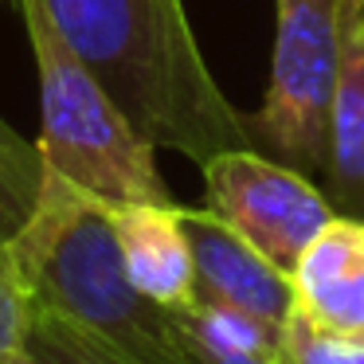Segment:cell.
Listing matches in <instances>:
<instances>
[{
	"mask_svg": "<svg viewBox=\"0 0 364 364\" xmlns=\"http://www.w3.org/2000/svg\"><path fill=\"white\" fill-rule=\"evenodd\" d=\"M192 364H278L274 353H212V348H188Z\"/></svg>",
	"mask_w": 364,
	"mask_h": 364,
	"instance_id": "11",
	"label": "cell"
},
{
	"mask_svg": "<svg viewBox=\"0 0 364 364\" xmlns=\"http://www.w3.org/2000/svg\"><path fill=\"white\" fill-rule=\"evenodd\" d=\"M176 212H181V228L196 259V298L235 306L270 329H282L286 314L294 309L290 274L255 251L215 212L184 204H176Z\"/></svg>",
	"mask_w": 364,
	"mask_h": 364,
	"instance_id": "4",
	"label": "cell"
},
{
	"mask_svg": "<svg viewBox=\"0 0 364 364\" xmlns=\"http://www.w3.org/2000/svg\"><path fill=\"white\" fill-rule=\"evenodd\" d=\"M294 301L337 333H364V220L333 215L290 270Z\"/></svg>",
	"mask_w": 364,
	"mask_h": 364,
	"instance_id": "6",
	"label": "cell"
},
{
	"mask_svg": "<svg viewBox=\"0 0 364 364\" xmlns=\"http://www.w3.org/2000/svg\"><path fill=\"white\" fill-rule=\"evenodd\" d=\"M278 364H364V337L337 333L294 301L278 329Z\"/></svg>",
	"mask_w": 364,
	"mask_h": 364,
	"instance_id": "8",
	"label": "cell"
},
{
	"mask_svg": "<svg viewBox=\"0 0 364 364\" xmlns=\"http://www.w3.org/2000/svg\"><path fill=\"white\" fill-rule=\"evenodd\" d=\"M110 220L126 274L141 298L168 314L196 301V259L176 204H110Z\"/></svg>",
	"mask_w": 364,
	"mask_h": 364,
	"instance_id": "5",
	"label": "cell"
},
{
	"mask_svg": "<svg viewBox=\"0 0 364 364\" xmlns=\"http://www.w3.org/2000/svg\"><path fill=\"white\" fill-rule=\"evenodd\" d=\"M360 337H364V333H360Z\"/></svg>",
	"mask_w": 364,
	"mask_h": 364,
	"instance_id": "13",
	"label": "cell"
},
{
	"mask_svg": "<svg viewBox=\"0 0 364 364\" xmlns=\"http://www.w3.org/2000/svg\"><path fill=\"white\" fill-rule=\"evenodd\" d=\"M59 32L153 149L204 165L251 145L188 24L184 0H48Z\"/></svg>",
	"mask_w": 364,
	"mask_h": 364,
	"instance_id": "1",
	"label": "cell"
},
{
	"mask_svg": "<svg viewBox=\"0 0 364 364\" xmlns=\"http://www.w3.org/2000/svg\"><path fill=\"white\" fill-rule=\"evenodd\" d=\"M321 181L341 215L364 220V0H341V79Z\"/></svg>",
	"mask_w": 364,
	"mask_h": 364,
	"instance_id": "7",
	"label": "cell"
},
{
	"mask_svg": "<svg viewBox=\"0 0 364 364\" xmlns=\"http://www.w3.org/2000/svg\"><path fill=\"white\" fill-rule=\"evenodd\" d=\"M12 364H40V360H36V356H32V348H28V353H24V356H16Z\"/></svg>",
	"mask_w": 364,
	"mask_h": 364,
	"instance_id": "12",
	"label": "cell"
},
{
	"mask_svg": "<svg viewBox=\"0 0 364 364\" xmlns=\"http://www.w3.org/2000/svg\"><path fill=\"white\" fill-rule=\"evenodd\" d=\"M200 173L208 212H215L286 274L298 267L317 231L337 215L333 200L314 184V176L267 157L255 145L220 149L200 165Z\"/></svg>",
	"mask_w": 364,
	"mask_h": 364,
	"instance_id": "3",
	"label": "cell"
},
{
	"mask_svg": "<svg viewBox=\"0 0 364 364\" xmlns=\"http://www.w3.org/2000/svg\"><path fill=\"white\" fill-rule=\"evenodd\" d=\"M36 314H40L36 286L20 267L16 247L4 239L0 243V364H12L16 356L28 353Z\"/></svg>",
	"mask_w": 364,
	"mask_h": 364,
	"instance_id": "10",
	"label": "cell"
},
{
	"mask_svg": "<svg viewBox=\"0 0 364 364\" xmlns=\"http://www.w3.org/2000/svg\"><path fill=\"white\" fill-rule=\"evenodd\" d=\"M28 348L40 364H134L118 345L102 341L87 325L71 321V317L55 314L48 306H40V314H36V329Z\"/></svg>",
	"mask_w": 364,
	"mask_h": 364,
	"instance_id": "9",
	"label": "cell"
},
{
	"mask_svg": "<svg viewBox=\"0 0 364 364\" xmlns=\"http://www.w3.org/2000/svg\"><path fill=\"white\" fill-rule=\"evenodd\" d=\"M274 63L262 106L243 114L259 153L321 176L329 165V114L341 79V0H274Z\"/></svg>",
	"mask_w": 364,
	"mask_h": 364,
	"instance_id": "2",
	"label": "cell"
}]
</instances>
